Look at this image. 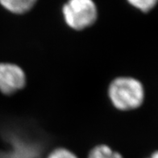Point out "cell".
<instances>
[{
  "instance_id": "6da1fadb",
  "label": "cell",
  "mask_w": 158,
  "mask_h": 158,
  "mask_svg": "<svg viewBox=\"0 0 158 158\" xmlns=\"http://www.w3.org/2000/svg\"><path fill=\"white\" fill-rule=\"evenodd\" d=\"M109 97L114 106L120 110L128 111L141 106L144 100L142 84L132 77H120L109 87Z\"/></svg>"
},
{
  "instance_id": "7a4b0ae2",
  "label": "cell",
  "mask_w": 158,
  "mask_h": 158,
  "mask_svg": "<svg viewBox=\"0 0 158 158\" xmlns=\"http://www.w3.org/2000/svg\"><path fill=\"white\" fill-rule=\"evenodd\" d=\"M62 12L66 23L75 30H83L91 26L98 16L93 0H68Z\"/></svg>"
},
{
  "instance_id": "3957f363",
  "label": "cell",
  "mask_w": 158,
  "mask_h": 158,
  "mask_svg": "<svg viewBox=\"0 0 158 158\" xmlns=\"http://www.w3.org/2000/svg\"><path fill=\"white\" fill-rule=\"evenodd\" d=\"M26 77L24 71L13 64H0V92L11 95L23 88Z\"/></svg>"
},
{
  "instance_id": "277c9868",
  "label": "cell",
  "mask_w": 158,
  "mask_h": 158,
  "mask_svg": "<svg viewBox=\"0 0 158 158\" xmlns=\"http://www.w3.org/2000/svg\"><path fill=\"white\" fill-rule=\"evenodd\" d=\"M36 1L37 0H0V4L12 13L23 14L30 10Z\"/></svg>"
},
{
  "instance_id": "5b68a950",
  "label": "cell",
  "mask_w": 158,
  "mask_h": 158,
  "mask_svg": "<svg viewBox=\"0 0 158 158\" xmlns=\"http://www.w3.org/2000/svg\"><path fill=\"white\" fill-rule=\"evenodd\" d=\"M88 158H123L117 152H115L106 145H98L89 153Z\"/></svg>"
},
{
  "instance_id": "8992f818",
  "label": "cell",
  "mask_w": 158,
  "mask_h": 158,
  "mask_svg": "<svg viewBox=\"0 0 158 158\" xmlns=\"http://www.w3.org/2000/svg\"><path fill=\"white\" fill-rule=\"evenodd\" d=\"M132 6L140 10V11L147 13L150 11L158 3V0H127Z\"/></svg>"
},
{
  "instance_id": "52a82bcc",
  "label": "cell",
  "mask_w": 158,
  "mask_h": 158,
  "mask_svg": "<svg viewBox=\"0 0 158 158\" xmlns=\"http://www.w3.org/2000/svg\"><path fill=\"white\" fill-rule=\"evenodd\" d=\"M47 158H78L71 151L65 148H56L52 151Z\"/></svg>"
},
{
  "instance_id": "ba28073f",
  "label": "cell",
  "mask_w": 158,
  "mask_h": 158,
  "mask_svg": "<svg viewBox=\"0 0 158 158\" xmlns=\"http://www.w3.org/2000/svg\"><path fill=\"white\" fill-rule=\"evenodd\" d=\"M0 158H20L12 150L0 151Z\"/></svg>"
},
{
  "instance_id": "9c48e42d",
  "label": "cell",
  "mask_w": 158,
  "mask_h": 158,
  "mask_svg": "<svg viewBox=\"0 0 158 158\" xmlns=\"http://www.w3.org/2000/svg\"><path fill=\"white\" fill-rule=\"evenodd\" d=\"M148 158H158V150L155 151V152H153V153H152V154Z\"/></svg>"
}]
</instances>
